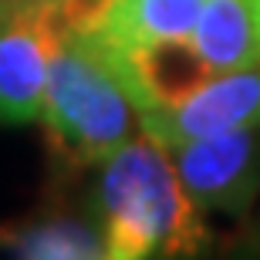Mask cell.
Instances as JSON below:
<instances>
[{"label": "cell", "mask_w": 260, "mask_h": 260, "mask_svg": "<svg viewBox=\"0 0 260 260\" xmlns=\"http://www.w3.org/2000/svg\"><path fill=\"white\" fill-rule=\"evenodd\" d=\"M95 226L108 260L193 257L210 243L203 210L186 193L169 149L145 132L102 162Z\"/></svg>", "instance_id": "6da1fadb"}, {"label": "cell", "mask_w": 260, "mask_h": 260, "mask_svg": "<svg viewBox=\"0 0 260 260\" xmlns=\"http://www.w3.org/2000/svg\"><path fill=\"white\" fill-rule=\"evenodd\" d=\"M41 122L71 166H102L135 135L139 108L91 38L68 34L51 64Z\"/></svg>", "instance_id": "7a4b0ae2"}, {"label": "cell", "mask_w": 260, "mask_h": 260, "mask_svg": "<svg viewBox=\"0 0 260 260\" xmlns=\"http://www.w3.org/2000/svg\"><path fill=\"white\" fill-rule=\"evenodd\" d=\"M61 41L48 0H0V125L41 122Z\"/></svg>", "instance_id": "3957f363"}, {"label": "cell", "mask_w": 260, "mask_h": 260, "mask_svg": "<svg viewBox=\"0 0 260 260\" xmlns=\"http://www.w3.org/2000/svg\"><path fill=\"white\" fill-rule=\"evenodd\" d=\"M139 125L166 149L260 125V64L213 75L173 105L145 108Z\"/></svg>", "instance_id": "277c9868"}, {"label": "cell", "mask_w": 260, "mask_h": 260, "mask_svg": "<svg viewBox=\"0 0 260 260\" xmlns=\"http://www.w3.org/2000/svg\"><path fill=\"white\" fill-rule=\"evenodd\" d=\"M169 155L200 210L243 213L260 193V125L183 142Z\"/></svg>", "instance_id": "5b68a950"}, {"label": "cell", "mask_w": 260, "mask_h": 260, "mask_svg": "<svg viewBox=\"0 0 260 260\" xmlns=\"http://www.w3.org/2000/svg\"><path fill=\"white\" fill-rule=\"evenodd\" d=\"M189 44L213 75L260 64V0H206Z\"/></svg>", "instance_id": "8992f818"}, {"label": "cell", "mask_w": 260, "mask_h": 260, "mask_svg": "<svg viewBox=\"0 0 260 260\" xmlns=\"http://www.w3.org/2000/svg\"><path fill=\"white\" fill-rule=\"evenodd\" d=\"M206 0H118L108 24L91 38L102 48H135L155 41H189Z\"/></svg>", "instance_id": "52a82bcc"}, {"label": "cell", "mask_w": 260, "mask_h": 260, "mask_svg": "<svg viewBox=\"0 0 260 260\" xmlns=\"http://www.w3.org/2000/svg\"><path fill=\"white\" fill-rule=\"evenodd\" d=\"M0 243H4V250L17 253V257H30V260L105 257L98 226L81 220H68V216L34 223V226H20V230H0Z\"/></svg>", "instance_id": "ba28073f"}, {"label": "cell", "mask_w": 260, "mask_h": 260, "mask_svg": "<svg viewBox=\"0 0 260 260\" xmlns=\"http://www.w3.org/2000/svg\"><path fill=\"white\" fill-rule=\"evenodd\" d=\"M61 34H98L118 0H48Z\"/></svg>", "instance_id": "9c48e42d"}, {"label": "cell", "mask_w": 260, "mask_h": 260, "mask_svg": "<svg viewBox=\"0 0 260 260\" xmlns=\"http://www.w3.org/2000/svg\"><path fill=\"white\" fill-rule=\"evenodd\" d=\"M253 247L260 250V223H257V233H253Z\"/></svg>", "instance_id": "30bf717a"}]
</instances>
